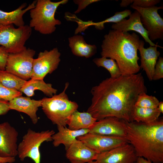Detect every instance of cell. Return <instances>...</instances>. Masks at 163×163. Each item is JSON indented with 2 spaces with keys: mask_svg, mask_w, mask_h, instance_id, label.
Instances as JSON below:
<instances>
[{
  "mask_svg": "<svg viewBox=\"0 0 163 163\" xmlns=\"http://www.w3.org/2000/svg\"><path fill=\"white\" fill-rule=\"evenodd\" d=\"M91 104L87 112L97 121L115 117L132 121V113L139 95L146 93L141 73L110 78L93 87Z\"/></svg>",
  "mask_w": 163,
  "mask_h": 163,
  "instance_id": "cell-1",
  "label": "cell"
},
{
  "mask_svg": "<svg viewBox=\"0 0 163 163\" xmlns=\"http://www.w3.org/2000/svg\"><path fill=\"white\" fill-rule=\"evenodd\" d=\"M141 40L135 33L112 30L104 37L101 45L102 57L115 60L121 75L137 74L140 70L137 50Z\"/></svg>",
  "mask_w": 163,
  "mask_h": 163,
  "instance_id": "cell-2",
  "label": "cell"
},
{
  "mask_svg": "<svg viewBox=\"0 0 163 163\" xmlns=\"http://www.w3.org/2000/svg\"><path fill=\"white\" fill-rule=\"evenodd\" d=\"M125 137L137 157L153 163H163V120L150 123L126 121Z\"/></svg>",
  "mask_w": 163,
  "mask_h": 163,
  "instance_id": "cell-3",
  "label": "cell"
},
{
  "mask_svg": "<svg viewBox=\"0 0 163 163\" xmlns=\"http://www.w3.org/2000/svg\"><path fill=\"white\" fill-rule=\"evenodd\" d=\"M68 1L62 0L53 2L50 0H38L34 8L30 10L31 20L29 26L43 34H49L54 32L56 26L61 21L55 17L58 7L66 4Z\"/></svg>",
  "mask_w": 163,
  "mask_h": 163,
  "instance_id": "cell-4",
  "label": "cell"
},
{
  "mask_svg": "<svg viewBox=\"0 0 163 163\" xmlns=\"http://www.w3.org/2000/svg\"><path fill=\"white\" fill-rule=\"evenodd\" d=\"M69 85V83L66 82L61 93L41 99L43 112L52 122L57 126H66L69 117L78 107L77 104L69 100L66 93Z\"/></svg>",
  "mask_w": 163,
  "mask_h": 163,
  "instance_id": "cell-5",
  "label": "cell"
},
{
  "mask_svg": "<svg viewBox=\"0 0 163 163\" xmlns=\"http://www.w3.org/2000/svg\"><path fill=\"white\" fill-rule=\"evenodd\" d=\"M55 133L53 130L36 132L29 128L18 145V155L20 160L23 161L28 157L35 163H40V147L44 142L52 141Z\"/></svg>",
  "mask_w": 163,
  "mask_h": 163,
  "instance_id": "cell-6",
  "label": "cell"
},
{
  "mask_svg": "<svg viewBox=\"0 0 163 163\" xmlns=\"http://www.w3.org/2000/svg\"><path fill=\"white\" fill-rule=\"evenodd\" d=\"M31 33L32 28L29 25L15 28L12 24H0V45L8 53L18 52L26 47L25 44Z\"/></svg>",
  "mask_w": 163,
  "mask_h": 163,
  "instance_id": "cell-7",
  "label": "cell"
},
{
  "mask_svg": "<svg viewBox=\"0 0 163 163\" xmlns=\"http://www.w3.org/2000/svg\"><path fill=\"white\" fill-rule=\"evenodd\" d=\"M35 53L34 50L26 47L18 52L9 53L5 70L27 81L31 78Z\"/></svg>",
  "mask_w": 163,
  "mask_h": 163,
  "instance_id": "cell-8",
  "label": "cell"
},
{
  "mask_svg": "<svg viewBox=\"0 0 163 163\" xmlns=\"http://www.w3.org/2000/svg\"><path fill=\"white\" fill-rule=\"evenodd\" d=\"M130 7L139 13L141 21L150 40H163V19L158 13V10L163 8V6L143 8L131 5Z\"/></svg>",
  "mask_w": 163,
  "mask_h": 163,
  "instance_id": "cell-9",
  "label": "cell"
},
{
  "mask_svg": "<svg viewBox=\"0 0 163 163\" xmlns=\"http://www.w3.org/2000/svg\"><path fill=\"white\" fill-rule=\"evenodd\" d=\"M60 56L56 47L40 52L37 58L33 60L30 79L43 80L47 74L52 73L57 68Z\"/></svg>",
  "mask_w": 163,
  "mask_h": 163,
  "instance_id": "cell-10",
  "label": "cell"
},
{
  "mask_svg": "<svg viewBox=\"0 0 163 163\" xmlns=\"http://www.w3.org/2000/svg\"><path fill=\"white\" fill-rule=\"evenodd\" d=\"M76 139L82 141L85 145L97 154L128 143L124 137L89 133L78 137Z\"/></svg>",
  "mask_w": 163,
  "mask_h": 163,
  "instance_id": "cell-11",
  "label": "cell"
},
{
  "mask_svg": "<svg viewBox=\"0 0 163 163\" xmlns=\"http://www.w3.org/2000/svg\"><path fill=\"white\" fill-rule=\"evenodd\" d=\"M89 129V133L124 138L127 133L126 121L115 117L97 120Z\"/></svg>",
  "mask_w": 163,
  "mask_h": 163,
  "instance_id": "cell-12",
  "label": "cell"
},
{
  "mask_svg": "<svg viewBox=\"0 0 163 163\" xmlns=\"http://www.w3.org/2000/svg\"><path fill=\"white\" fill-rule=\"evenodd\" d=\"M132 146L129 143L98 154L97 163H134L137 158Z\"/></svg>",
  "mask_w": 163,
  "mask_h": 163,
  "instance_id": "cell-13",
  "label": "cell"
},
{
  "mask_svg": "<svg viewBox=\"0 0 163 163\" xmlns=\"http://www.w3.org/2000/svg\"><path fill=\"white\" fill-rule=\"evenodd\" d=\"M18 133L7 122L0 123V156L15 157L18 155Z\"/></svg>",
  "mask_w": 163,
  "mask_h": 163,
  "instance_id": "cell-14",
  "label": "cell"
},
{
  "mask_svg": "<svg viewBox=\"0 0 163 163\" xmlns=\"http://www.w3.org/2000/svg\"><path fill=\"white\" fill-rule=\"evenodd\" d=\"M129 16L128 19L124 18L119 22L113 24L111 26L112 28L124 32L134 31L139 33L150 46H159L157 43L155 44L149 39L148 32L141 21L140 14L137 11L135 10Z\"/></svg>",
  "mask_w": 163,
  "mask_h": 163,
  "instance_id": "cell-15",
  "label": "cell"
},
{
  "mask_svg": "<svg viewBox=\"0 0 163 163\" xmlns=\"http://www.w3.org/2000/svg\"><path fill=\"white\" fill-rule=\"evenodd\" d=\"M66 151V157L71 163H88L95 160L98 154L76 139Z\"/></svg>",
  "mask_w": 163,
  "mask_h": 163,
  "instance_id": "cell-16",
  "label": "cell"
},
{
  "mask_svg": "<svg viewBox=\"0 0 163 163\" xmlns=\"http://www.w3.org/2000/svg\"><path fill=\"white\" fill-rule=\"evenodd\" d=\"M42 102V100H36L31 99L29 97L21 96L9 101V106L10 110L27 114L29 117L32 123L36 124L38 120L37 112L39 107H41Z\"/></svg>",
  "mask_w": 163,
  "mask_h": 163,
  "instance_id": "cell-17",
  "label": "cell"
},
{
  "mask_svg": "<svg viewBox=\"0 0 163 163\" xmlns=\"http://www.w3.org/2000/svg\"><path fill=\"white\" fill-rule=\"evenodd\" d=\"M144 41L141 40L138 50L140 57L141 64L140 67L145 71L147 76L150 81L152 80L155 66L158 57L160 55V52L157 50V47L163 48L158 46H150L145 48L144 47Z\"/></svg>",
  "mask_w": 163,
  "mask_h": 163,
  "instance_id": "cell-18",
  "label": "cell"
},
{
  "mask_svg": "<svg viewBox=\"0 0 163 163\" xmlns=\"http://www.w3.org/2000/svg\"><path fill=\"white\" fill-rule=\"evenodd\" d=\"M58 132L52 136L53 144L54 147L58 146L63 144L66 150L76 138L89 133V129H82L73 130L69 129L66 126H57Z\"/></svg>",
  "mask_w": 163,
  "mask_h": 163,
  "instance_id": "cell-19",
  "label": "cell"
},
{
  "mask_svg": "<svg viewBox=\"0 0 163 163\" xmlns=\"http://www.w3.org/2000/svg\"><path fill=\"white\" fill-rule=\"evenodd\" d=\"M37 0H35L24 9L26 3L21 5L17 9L11 12H5L0 10V24L3 25L14 24L18 27L24 25L23 16L28 11L35 6Z\"/></svg>",
  "mask_w": 163,
  "mask_h": 163,
  "instance_id": "cell-20",
  "label": "cell"
},
{
  "mask_svg": "<svg viewBox=\"0 0 163 163\" xmlns=\"http://www.w3.org/2000/svg\"><path fill=\"white\" fill-rule=\"evenodd\" d=\"M68 40L71 51L76 56L88 58L96 53V46L87 43L82 36L75 35L69 37Z\"/></svg>",
  "mask_w": 163,
  "mask_h": 163,
  "instance_id": "cell-21",
  "label": "cell"
},
{
  "mask_svg": "<svg viewBox=\"0 0 163 163\" xmlns=\"http://www.w3.org/2000/svg\"><path fill=\"white\" fill-rule=\"evenodd\" d=\"M37 90L41 91L43 93L50 97L56 94L57 91L52 87L50 83L45 82L43 80L30 79L27 81L20 90L28 97H31L34 94V91Z\"/></svg>",
  "mask_w": 163,
  "mask_h": 163,
  "instance_id": "cell-22",
  "label": "cell"
},
{
  "mask_svg": "<svg viewBox=\"0 0 163 163\" xmlns=\"http://www.w3.org/2000/svg\"><path fill=\"white\" fill-rule=\"evenodd\" d=\"M97 121L87 112H79L77 110L69 117L67 122L68 128L73 130L89 129Z\"/></svg>",
  "mask_w": 163,
  "mask_h": 163,
  "instance_id": "cell-23",
  "label": "cell"
},
{
  "mask_svg": "<svg viewBox=\"0 0 163 163\" xmlns=\"http://www.w3.org/2000/svg\"><path fill=\"white\" fill-rule=\"evenodd\" d=\"M161 113L157 108H146L135 105L132 113V121L150 123L158 120Z\"/></svg>",
  "mask_w": 163,
  "mask_h": 163,
  "instance_id": "cell-24",
  "label": "cell"
},
{
  "mask_svg": "<svg viewBox=\"0 0 163 163\" xmlns=\"http://www.w3.org/2000/svg\"><path fill=\"white\" fill-rule=\"evenodd\" d=\"M26 81L5 70H0V83L8 88L20 91Z\"/></svg>",
  "mask_w": 163,
  "mask_h": 163,
  "instance_id": "cell-25",
  "label": "cell"
},
{
  "mask_svg": "<svg viewBox=\"0 0 163 163\" xmlns=\"http://www.w3.org/2000/svg\"><path fill=\"white\" fill-rule=\"evenodd\" d=\"M93 61L98 67H103L107 69L110 74L111 78H117L121 75L119 67L114 59L101 57L95 58Z\"/></svg>",
  "mask_w": 163,
  "mask_h": 163,
  "instance_id": "cell-26",
  "label": "cell"
},
{
  "mask_svg": "<svg viewBox=\"0 0 163 163\" xmlns=\"http://www.w3.org/2000/svg\"><path fill=\"white\" fill-rule=\"evenodd\" d=\"M131 13L132 12L130 10L127 9L117 12L115 13L114 15L104 20L98 22H94L93 26L96 29L101 30L104 28V24L105 23L109 22H113L115 24L117 23L129 16Z\"/></svg>",
  "mask_w": 163,
  "mask_h": 163,
  "instance_id": "cell-27",
  "label": "cell"
},
{
  "mask_svg": "<svg viewBox=\"0 0 163 163\" xmlns=\"http://www.w3.org/2000/svg\"><path fill=\"white\" fill-rule=\"evenodd\" d=\"M146 93H143L139 95L135 105L143 108H157L159 102L158 100L155 97L149 95Z\"/></svg>",
  "mask_w": 163,
  "mask_h": 163,
  "instance_id": "cell-28",
  "label": "cell"
},
{
  "mask_svg": "<svg viewBox=\"0 0 163 163\" xmlns=\"http://www.w3.org/2000/svg\"><path fill=\"white\" fill-rule=\"evenodd\" d=\"M22 95L20 91L8 88L0 83V99L9 101Z\"/></svg>",
  "mask_w": 163,
  "mask_h": 163,
  "instance_id": "cell-29",
  "label": "cell"
},
{
  "mask_svg": "<svg viewBox=\"0 0 163 163\" xmlns=\"http://www.w3.org/2000/svg\"><path fill=\"white\" fill-rule=\"evenodd\" d=\"M160 0H134L132 5L143 8H149L155 6Z\"/></svg>",
  "mask_w": 163,
  "mask_h": 163,
  "instance_id": "cell-30",
  "label": "cell"
},
{
  "mask_svg": "<svg viewBox=\"0 0 163 163\" xmlns=\"http://www.w3.org/2000/svg\"><path fill=\"white\" fill-rule=\"evenodd\" d=\"M163 78V58L160 57L155 66L152 80H156Z\"/></svg>",
  "mask_w": 163,
  "mask_h": 163,
  "instance_id": "cell-31",
  "label": "cell"
},
{
  "mask_svg": "<svg viewBox=\"0 0 163 163\" xmlns=\"http://www.w3.org/2000/svg\"><path fill=\"white\" fill-rule=\"evenodd\" d=\"M100 0H75L73 2L78 5L77 9L74 12L75 14H78L82 10L85 8L89 5Z\"/></svg>",
  "mask_w": 163,
  "mask_h": 163,
  "instance_id": "cell-32",
  "label": "cell"
},
{
  "mask_svg": "<svg viewBox=\"0 0 163 163\" xmlns=\"http://www.w3.org/2000/svg\"><path fill=\"white\" fill-rule=\"evenodd\" d=\"M8 54L5 48L0 45V70H5Z\"/></svg>",
  "mask_w": 163,
  "mask_h": 163,
  "instance_id": "cell-33",
  "label": "cell"
},
{
  "mask_svg": "<svg viewBox=\"0 0 163 163\" xmlns=\"http://www.w3.org/2000/svg\"><path fill=\"white\" fill-rule=\"evenodd\" d=\"M10 110L9 101L0 99V116L6 114Z\"/></svg>",
  "mask_w": 163,
  "mask_h": 163,
  "instance_id": "cell-34",
  "label": "cell"
},
{
  "mask_svg": "<svg viewBox=\"0 0 163 163\" xmlns=\"http://www.w3.org/2000/svg\"><path fill=\"white\" fill-rule=\"evenodd\" d=\"M15 160V157H3L0 156V162L12 163Z\"/></svg>",
  "mask_w": 163,
  "mask_h": 163,
  "instance_id": "cell-35",
  "label": "cell"
},
{
  "mask_svg": "<svg viewBox=\"0 0 163 163\" xmlns=\"http://www.w3.org/2000/svg\"><path fill=\"white\" fill-rule=\"evenodd\" d=\"M134 0H122L120 3V5L122 7H126L131 4H133Z\"/></svg>",
  "mask_w": 163,
  "mask_h": 163,
  "instance_id": "cell-36",
  "label": "cell"
},
{
  "mask_svg": "<svg viewBox=\"0 0 163 163\" xmlns=\"http://www.w3.org/2000/svg\"><path fill=\"white\" fill-rule=\"evenodd\" d=\"M136 163H153L142 157H138L136 160Z\"/></svg>",
  "mask_w": 163,
  "mask_h": 163,
  "instance_id": "cell-37",
  "label": "cell"
},
{
  "mask_svg": "<svg viewBox=\"0 0 163 163\" xmlns=\"http://www.w3.org/2000/svg\"><path fill=\"white\" fill-rule=\"evenodd\" d=\"M157 108L161 113H163V102H159L157 107Z\"/></svg>",
  "mask_w": 163,
  "mask_h": 163,
  "instance_id": "cell-38",
  "label": "cell"
},
{
  "mask_svg": "<svg viewBox=\"0 0 163 163\" xmlns=\"http://www.w3.org/2000/svg\"><path fill=\"white\" fill-rule=\"evenodd\" d=\"M88 163H97V162L96 161H92L89 162H88Z\"/></svg>",
  "mask_w": 163,
  "mask_h": 163,
  "instance_id": "cell-39",
  "label": "cell"
},
{
  "mask_svg": "<svg viewBox=\"0 0 163 163\" xmlns=\"http://www.w3.org/2000/svg\"><path fill=\"white\" fill-rule=\"evenodd\" d=\"M0 163H5L0 162Z\"/></svg>",
  "mask_w": 163,
  "mask_h": 163,
  "instance_id": "cell-40",
  "label": "cell"
},
{
  "mask_svg": "<svg viewBox=\"0 0 163 163\" xmlns=\"http://www.w3.org/2000/svg\"><path fill=\"white\" fill-rule=\"evenodd\" d=\"M136 163V162H135V163Z\"/></svg>",
  "mask_w": 163,
  "mask_h": 163,
  "instance_id": "cell-41",
  "label": "cell"
}]
</instances>
